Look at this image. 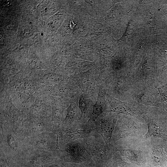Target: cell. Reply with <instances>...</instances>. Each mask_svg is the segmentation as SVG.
Returning a JSON list of instances; mask_svg holds the SVG:
<instances>
[{"label": "cell", "mask_w": 167, "mask_h": 167, "mask_svg": "<svg viewBox=\"0 0 167 167\" xmlns=\"http://www.w3.org/2000/svg\"><path fill=\"white\" fill-rule=\"evenodd\" d=\"M84 139L92 158L97 167H104L116 152L98 133Z\"/></svg>", "instance_id": "1"}, {"label": "cell", "mask_w": 167, "mask_h": 167, "mask_svg": "<svg viewBox=\"0 0 167 167\" xmlns=\"http://www.w3.org/2000/svg\"><path fill=\"white\" fill-rule=\"evenodd\" d=\"M161 98V106L167 112V86L163 85L159 89Z\"/></svg>", "instance_id": "11"}, {"label": "cell", "mask_w": 167, "mask_h": 167, "mask_svg": "<svg viewBox=\"0 0 167 167\" xmlns=\"http://www.w3.org/2000/svg\"><path fill=\"white\" fill-rule=\"evenodd\" d=\"M104 167H133L124 161L118 152H116L112 158Z\"/></svg>", "instance_id": "10"}, {"label": "cell", "mask_w": 167, "mask_h": 167, "mask_svg": "<svg viewBox=\"0 0 167 167\" xmlns=\"http://www.w3.org/2000/svg\"><path fill=\"white\" fill-rule=\"evenodd\" d=\"M161 79L165 86H167V69L161 72Z\"/></svg>", "instance_id": "13"}, {"label": "cell", "mask_w": 167, "mask_h": 167, "mask_svg": "<svg viewBox=\"0 0 167 167\" xmlns=\"http://www.w3.org/2000/svg\"><path fill=\"white\" fill-rule=\"evenodd\" d=\"M109 104L108 111L130 115L134 114L133 112L127 105L114 98H112L111 101L109 102Z\"/></svg>", "instance_id": "9"}, {"label": "cell", "mask_w": 167, "mask_h": 167, "mask_svg": "<svg viewBox=\"0 0 167 167\" xmlns=\"http://www.w3.org/2000/svg\"><path fill=\"white\" fill-rule=\"evenodd\" d=\"M114 148L115 151L119 153L121 157L129 161L138 165H141L143 163V158L139 150L123 146L118 147Z\"/></svg>", "instance_id": "7"}, {"label": "cell", "mask_w": 167, "mask_h": 167, "mask_svg": "<svg viewBox=\"0 0 167 167\" xmlns=\"http://www.w3.org/2000/svg\"><path fill=\"white\" fill-rule=\"evenodd\" d=\"M151 156L154 167H167V141L161 139L155 144Z\"/></svg>", "instance_id": "6"}, {"label": "cell", "mask_w": 167, "mask_h": 167, "mask_svg": "<svg viewBox=\"0 0 167 167\" xmlns=\"http://www.w3.org/2000/svg\"><path fill=\"white\" fill-rule=\"evenodd\" d=\"M116 121L109 117H98L94 122V128L96 132L102 137L105 143L111 146V140L116 125Z\"/></svg>", "instance_id": "4"}, {"label": "cell", "mask_w": 167, "mask_h": 167, "mask_svg": "<svg viewBox=\"0 0 167 167\" xmlns=\"http://www.w3.org/2000/svg\"><path fill=\"white\" fill-rule=\"evenodd\" d=\"M66 167H97L94 162L86 164L65 163Z\"/></svg>", "instance_id": "12"}, {"label": "cell", "mask_w": 167, "mask_h": 167, "mask_svg": "<svg viewBox=\"0 0 167 167\" xmlns=\"http://www.w3.org/2000/svg\"><path fill=\"white\" fill-rule=\"evenodd\" d=\"M62 152L63 159L67 163L86 164L94 162L84 139L75 140L65 144Z\"/></svg>", "instance_id": "2"}, {"label": "cell", "mask_w": 167, "mask_h": 167, "mask_svg": "<svg viewBox=\"0 0 167 167\" xmlns=\"http://www.w3.org/2000/svg\"><path fill=\"white\" fill-rule=\"evenodd\" d=\"M139 128L133 122L126 120L119 121L116 124L111 139V144L129 135L136 134Z\"/></svg>", "instance_id": "5"}, {"label": "cell", "mask_w": 167, "mask_h": 167, "mask_svg": "<svg viewBox=\"0 0 167 167\" xmlns=\"http://www.w3.org/2000/svg\"><path fill=\"white\" fill-rule=\"evenodd\" d=\"M57 133L61 144L64 145L70 142L91 136L96 132L87 122L83 126L75 129L60 127L58 129Z\"/></svg>", "instance_id": "3"}, {"label": "cell", "mask_w": 167, "mask_h": 167, "mask_svg": "<svg viewBox=\"0 0 167 167\" xmlns=\"http://www.w3.org/2000/svg\"><path fill=\"white\" fill-rule=\"evenodd\" d=\"M79 109L76 104L71 106L68 110L66 119L64 123V127L75 129L79 127V121L80 115Z\"/></svg>", "instance_id": "8"}]
</instances>
